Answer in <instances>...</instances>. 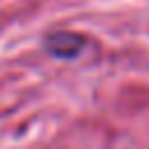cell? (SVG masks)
I'll list each match as a JSON object with an SVG mask.
<instances>
[{
    "instance_id": "1",
    "label": "cell",
    "mask_w": 149,
    "mask_h": 149,
    "mask_svg": "<svg viewBox=\"0 0 149 149\" xmlns=\"http://www.w3.org/2000/svg\"><path fill=\"white\" fill-rule=\"evenodd\" d=\"M47 47L54 56H61V58H72L81 51L84 42L79 35H72V33H56L47 40Z\"/></svg>"
}]
</instances>
